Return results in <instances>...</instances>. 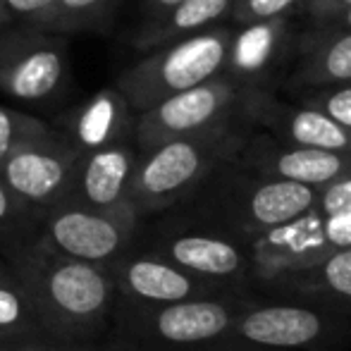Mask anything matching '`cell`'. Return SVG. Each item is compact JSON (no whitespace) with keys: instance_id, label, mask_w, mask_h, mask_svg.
<instances>
[{"instance_id":"cell-13","label":"cell","mask_w":351,"mask_h":351,"mask_svg":"<svg viewBox=\"0 0 351 351\" xmlns=\"http://www.w3.org/2000/svg\"><path fill=\"white\" fill-rule=\"evenodd\" d=\"M110 270L117 287V308H160L182 301L237 296L225 287L177 268L141 244L122 256Z\"/></svg>"},{"instance_id":"cell-24","label":"cell","mask_w":351,"mask_h":351,"mask_svg":"<svg viewBox=\"0 0 351 351\" xmlns=\"http://www.w3.org/2000/svg\"><path fill=\"white\" fill-rule=\"evenodd\" d=\"M43 220H46V213L24 204L0 180V256L34 244Z\"/></svg>"},{"instance_id":"cell-31","label":"cell","mask_w":351,"mask_h":351,"mask_svg":"<svg viewBox=\"0 0 351 351\" xmlns=\"http://www.w3.org/2000/svg\"><path fill=\"white\" fill-rule=\"evenodd\" d=\"M0 351H106V344H79V342H62V339H38L27 344H10L0 347Z\"/></svg>"},{"instance_id":"cell-15","label":"cell","mask_w":351,"mask_h":351,"mask_svg":"<svg viewBox=\"0 0 351 351\" xmlns=\"http://www.w3.org/2000/svg\"><path fill=\"white\" fill-rule=\"evenodd\" d=\"M244 120L254 132H265L282 143L330 153H351V132L325 112L299 101H282L275 91H251Z\"/></svg>"},{"instance_id":"cell-18","label":"cell","mask_w":351,"mask_h":351,"mask_svg":"<svg viewBox=\"0 0 351 351\" xmlns=\"http://www.w3.org/2000/svg\"><path fill=\"white\" fill-rule=\"evenodd\" d=\"M139 156L141 151L136 141H125L117 146L86 153L82 158L77 182H74L67 204L98 213H110V215L141 217L132 204V184H134Z\"/></svg>"},{"instance_id":"cell-27","label":"cell","mask_w":351,"mask_h":351,"mask_svg":"<svg viewBox=\"0 0 351 351\" xmlns=\"http://www.w3.org/2000/svg\"><path fill=\"white\" fill-rule=\"evenodd\" d=\"M299 103L325 112V115L332 117L337 125H342L344 130L351 132V82L339 84V86L315 88V91L301 93Z\"/></svg>"},{"instance_id":"cell-25","label":"cell","mask_w":351,"mask_h":351,"mask_svg":"<svg viewBox=\"0 0 351 351\" xmlns=\"http://www.w3.org/2000/svg\"><path fill=\"white\" fill-rule=\"evenodd\" d=\"M53 125L36 112H27L22 108H10L0 106V170L10 160L19 146L27 141L38 139V136L48 134Z\"/></svg>"},{"instance_id":"cell-22","label":"cell","mask_w":351,"mask_h":351,"mask_svg":"<svg viewBox=\"0 0 351 351\" xmlns=\"http://www.w3.org/2000/svg\"><path fill=\"white\" fill-rule=\"evenodd\" d=\"M53 339L22 282L8 278L0 282V347Z\"/></svg>"},{"instance_id":"cell-3","label":"cell","mask_w":351,"mask_h":351,"mask_svg":"<svg viewBox=\"0 0 351 351\" xmlns=\"http://www.w3.org/2000/svg\"><path fill=\"white\" fill-rule=\"evenodd\" d=\"M251 132L246 122H234L141 151L132 184L136 213L151 220L186 204L222 165L234 160Z\"/></svg>"},{"instance_id":"cell-26","label":"cell","mask_w":351,"mask_h":351,"mask_svg":"<svg viewBox=\"0 0 351 351\" xmlns=\"http://www.w3.org/2000/svg\"><path fill=\"white\" fill-rule=\"evenodd\" d=\"M308 0H234L230 19L234 27H249V24L270 22V19L296 17L304 14Z\"/></svg>"},{"instance_id":"cell-23","label":"cell","mask_w":351,"mask_h":351,"mask_svg":"<svg viewBox=\"0 0 351 351\" xmlns=\"http://www.w3.org/2000/svg\"><path fill=\"white\" fill-rule=\"evenodd\" d=\"M127 0H58L56 8L34 27L48 32L72 34H103L112 27L117 12Z\"/></svg>"},{"instance_id":"cell-2","label":"cell","mask_w":351,"mask_h":351,"mask_svg":"<svg viewBox=\"0 0 351 351\" xmlns=\"http://www.w3.org/2000/svg\"><path fill=\"white\" fill-rule=\"evenodd\" d=\"M318 194L311 186L268 180L227 162L175 210L189 213L249 244L315 208Z\"/></svg>"},{"instance_id":"cell-7","label":"cell","mask_w":351,"mask_h":351,"mask_svg":"<svg viewBox=\"0 0 351 351\" xmlns=\"http://www.w3.org/2000/svg\"><path fill=\"white\" fill-rule=\"evenodd\" d=\"M234 29L220 24L199 36L151 51L115 79L136 115L220 77Z\"/></svg>"},{"instance_id":"cell-33","label":"cell","mask_w":351,"mask_h":351,"mask_svg":"<svg viewBox=\"0 0 351 351\" xmlns=\"http://www.w3.org/2000/svg\"><path fill=\"white\" fill-rule=\"evenodd\" d=\"M186 351H275V349L256 347V344L237 342V339H220V342H210V344H204V347H194Z\"/></svg>"},{"instance_id":"cell-9","label":"cell","mask_w":351,"mask_h":351,"mask_svg":"<svg viewBox=\"0 0 351 351\" xmlns=\"http://www.w3.org/2000/svg\"><path fill=\"white\" fill-rule=\"evenodd\" d=\"M249 93L251 91L237 86L222 74L191 91L177 93L141 112L136 120V146L139 151H148L182 136L204 134L234 122H246L244 108Z\"/></svg>"},{"instance_id":"cell-29","label":"cell","mask_w":351,"mask_h":351,"mask_svg":"<svg viewBox=\"0 0 351 351\" xmlns=\"http://www.w3.org/2000/svg\"><path fill=\"white\" fill-rule=\"evenodd\" d=\"M315 208L328 213V215H335V213H349L351 215V172L325 189H320Z\"/></svg>"},{"instance_id":"cell-20","label":"cell","mask_w":351,"mask_h":351,"mask_svg":"<svg viewBox=\"0 0 351 351\" xmlns=\"http://www.w3.org/2000/svg\"><path fill=\"white\" fill-rule=\"evenodd\" d=\"M296 53L299 60L287 82V88L296 91V96L351 82V32L306 29L299 36Z\"/></svg>"},{"instance_id":"cell-21","label":"cell","mask_w":351,"mask_h":351,"mask_svg":"<svg viewBox=\"0 0 351 351\" xmlns=\"http://www.w3.org/2000/svg\"><path fill=\"white\" fill-rule=\"evenodd\" d=\"M232 5L234 0H184L156 22L134 27L130 46L139 53H151L184 38L199 36L213 27H220L222 19H230Z\"/></svg>"},{"instance_id":"cell-14","label":"cell","mask_w":351,"mask_h":351,"mask_svg":"<svg viewBox=\"0 0 351 351\" xmlns=\"http://www.w3.org/2000/svg\"><path fill=\"white\" fill-rule=\"evenodd\" d=\"M232 162L254 175L311 186L318 191L351 172V153L291 146L265 132H251Z\"/></svg>"},{"instance_id":"cell-5","label":"cell","mask_w":351,"mask_h":351,"mask_svg":"<svg viewBox=\"0 0 351 351\" xmlns=\"http://www.w3.org/2000/svg\"><path fill=\"white\" fill-rule=\"evenodd\" d=\"M244 299L222 296L160 308H115L106 351H186L230 339Z\"/></svg>"},{"instance_id":"cell-16","label":"cell","mask_w":351,"mask_h":351,"mask_svg":"<svg viewBox=\"0 0 351 351\" xmlns=\"http://www.w3.org/2000/svg\"><path fill=\"white\" fill-rule=\"evenodd\" d=\"M294 19L282 17L237 27L222 77L246 91H273L275 77L282 72L294 48Z\"/></svg>"},{"instance_id":"cell-8","label":"cell","mask_w":351,"mask_h":351,"mask_svg":"<svg viewBox=\"0 0 351 351\" xmlns=\"http://www.w3.org/2000/svg\"><path fill=\"white\" fill-rule=\"evenodd\" d=\"M351 249V215L311 208L296 220L249 241L256 296L294 273H304Z\"/></svg>"},{"instance_id":"cell-1","label":"cell","mask_w":351,"mask_h":351,"mask_svg":"<svg viewBox=\"0 0 351 351\" xmlns=\"http://www.w3.org/2000/svg\"><path fill=\"white\" fill-rule=\"evenodd\" d=\"M10 273L32 294L53 339L79 344L106 342L117 308L110 268L48 254L36 244L3 256Z\"/></svg>"},{"instance_id":"cell-6","label":"cell","mask_w":351,"mask_h":351,"mask_svg":"<svg viewBox=\"0 0 351 351\" xmlns=\"http://www.w3.org/2000/svg\"><path fill=\"white\" fill-rule=\"evenodd\" d=\"M74 88L70 36L34 24L0 27V91L24 110L62 112Z\"/></svg>"},{"instance_id":"cell-12","label":"cell","mask_w":351,"mask_h":351,"mask_svg":"<svg viewBox=\"0 0 351 351\" xmlns=\"http://www.w3.org/2000/svg\"><path fill=\"white\" fill-rule=\"evenodd\" d=\"M82 153L53 127L48 134L27 141L10 156L0 180L34 208L48 213L70 201Z\"/></svg>"},{"instance_id":"cell-17","label":"cell","mask_w":351,"mask_h":351,"mask_svg":"<svg viewBox=\"0 0 351 351\" xmlns=\"http://www.w3.org/2000/svg\"><path fill=\"white\" fill-rule=\"evenodd\" d=\"M136 120L139 115L130 106L125 93L115 84H108L88 98L58 112L51 125L82 156H86V153L101 151V148L134 141Z\"/></svg>"},{"instance_id":"cell-35","label":"cell","mask_w":351,"mask_h":351,"mask_svg":"<svg viewBox=\"0 0 351 351\" xmlns=\"http://www.w3.org/2000/svg\"><path fill=\"white\" fill-rule=\"evenodd\" d=\"M8 278H12V273H10V265H8V261L0 256V282L3 280H8Z\"/></svg>"},{"instance_id":"cell-30","label":"cell","mask_w":351,"mask_h":351,"mask_svg":"<svg viewBox=\"0 0 351 351\" xmlns=\"http://www.w3.org/2000/svg\"><path fill=\"white\" fill-rule=\"evenodd\" d=\"M349 8H351V0H308L304 10V17L308 22V29H320Z\"/></svg>"},{"instance_id":"cell-10","label":"cell","mask_w":351,"mask_h":351,"mask_svg":"<svg viewBox=\"0 0 351 351\" xmlns=\"http://www.w3.org/2000/svg\"><path fill=\"white\" fill-rule=\"evenodd\" d=\"M143 222L136 215H110L65 204L46 213L34 244L62 258L112 268L139 244Z\"/></svg>"},{"instance_id":"cell-34","label":"cell","mask_w":351,"mask_h":351,"mask_svg":"<svg viewBox=\"0 0 351 351\" xmlns=\"http://www.w3.org/2000/svg\"><path fill=\"white\" fill-rule=\"evenodd\" d=\"M311 32H315V29H311ZM320 32H351V8L344 10L342 14H337L325 27H320Z\"/></svg>"},{"instance_id":"cell-4","label":"cell","mask_w":351,"mask_h":351,"mask_svg":"<svg viewBox=\"0 0 351 351\" xmlns=\"http://www.w3.org/2000/svg\"><path fill=\"white\" fill-rule=\"evenodd\" d=\"M139 244L232 294L256 296L249 244L189 213L170 210L158 215L153 225L143 222Z\"/></svg>"},{"instance_id":"cell-28","label":"cell","mask_w":351,"mask_h":351,"mask_svg":"<svg viewBox=\"0 0 351 351\" xmlns=\"http://www.w3.org/2000/svg\"><path fill=\"white\" fill-rule=\"evenodd\" d=\"M58 0H0V27L38 24Z\"/></svg>"},{"instance_id":"cell-11","label":"cell","mask_w":351,"mask_h":351,"mask_svg":"<svg viewBox=\"0 0 351 351\" xmlns=\"http://www.w3.org/2000/svg\"><path fill=\"white\" fill-rule=\"evenodd\" d=\"M344 315L315 308L299 301L249 296L237 315L232 337L237 342L265 349H311L320 351L347 332Z\"/></svg>"},{"instance_id":"cell-19","label":"cell","mask_w":351,"mask_h":351,"mask_svg":"<svg viewBox=\"0 0 351 351\" xmlns=\"http://www.w3.org/2000/svg\"><path fill=\"white\" fill-rule=\"evenodd\" d=\"M258 296L299 301L351 318V249L304 273L282 278Z\"/></svg>"},{"instance_id":"cell-32","label":"cell","mask_w":351,"mask_h":351,"mask_svg":"<svg viewBox=\"0 0 351 351\" xmlns=\"http://www.w3.org/2000/svg\"><path fill=\"white\" fill-rule=\"evenodd\" d=\"M182 3L184 0H139V24L136 27L156 22V19H160L162 14H167Z\"/></svg>"}]
</instances>
